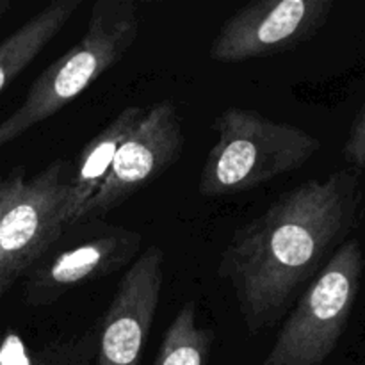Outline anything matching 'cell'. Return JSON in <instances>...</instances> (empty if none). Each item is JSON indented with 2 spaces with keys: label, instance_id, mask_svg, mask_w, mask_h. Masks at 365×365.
I'll return each instance as SVG.
<instances>
[{
  "label": "cell",
  "instance_id": "3957f363",
  "mask_svg": "<svg viewBox=\"0 0 365 365\" xmlns=\"http://www.w3.org/2000/svg\"><path fill=\"white\" fill-rule=\"evenodd\" d=\"M212 128L217 134L200 175L207 198L237 195L305 166L321 141L303 128L280 123L253 109H225Z\"/></svg>",
  "mask_w": 365,
  "mask_h": 365
},
{
  "label": "cell",
  "instance_id": "4fadbf2b",
  "mask_svg": "<svg viewBox=\"0 0 365 365\" xmlns=\"http://www.w3.org/2000/svg\"><path fill=\"white\" fill-rule=\"evenodd\" d=\"M214 331L202 327L192 303L182 307L164 334L153 365H207Z\"/></svg>",
  "mask_w": 365,
  "mask_h": 365
},
{
  "label": "cell",
  "instance_id": "30bf717a",
  "mask_svg": "<svg viewBox=\"0 0 365 365\" xmlns=\"http://www.w3.org/2000/svg\"><path fill=\"white\" fill-rule=\"evenodd\" d=\"M145 114L146 109L143 107H125L84 146L66 184V203L63 210L64 227L77 225L78 214L91 202L109 175L118 150L130 138Z\"/></svg>",
  "mask_w": 365,
  "mask_h": 365
},
{
  "label": "cell",
  "instance_id": "277c9868",
  "mask_svg": "<svg viewBox=\"0 0 365 365\" xmlns=\"http://www.w3.org/2000/svg\"><path fill=\"white\" fill-rule=\"evenodd\" d=\"M364 298L365 241L355 232L305 289L260 365H323L346 337Z\"/></svg>",
  "mask_w": 365,
  "mask_h": 365
},
{
  "label": "cell",
  "instance_id": "9c48e42d",
  "mask_svg": "<svg viewBox=\"0 0 365 365\" xmlns=\"http://www.w3.org/2000/svg\"><path fill=\"white\" fill-rule=\"evenodd\" d=\"M141 250V234L125 227H103L73 246L61 250L32 271L25 287L29 305H50L70 289L130 267Z\"/></svg>",
  "mask_w": 365,
  "mask_h": 365
},
{
  "label": "cell",
  "instance_id": "7c38bea8",
  "mask_svg": "<svg viewBox=\"0 0 365 365\" xmlns=\"http://www.w3.org/2000/svg\"><path fill=\"white\" fill-rule=\"evenodd\" d=\"M98 337L100 327L29 349L18 335L9 334L0 344V365H91L98 353Z\"/></svg>",
  "mask_w": 365,
  "mask_h": 365
},
{
  "label": "cell",
  "instance_id": "9a60e30c",
  "mask_svg": "<svg viewBox=\"0 0 365 365\" xmlns=\"http://www.w3.org/2000/svg\"><path fill=\"white\" fill-rule=\"evenodd\" d=\"M25 170L24 168H14L9 173L0 177V223H2V217L6 214V210L9 209L11 203L14 202V198L18 196V192L24 189L25 185ZM4 296L2 282H0V298Z\"/></svg>",
  "mask_w": 365,
  "mask_h": 365
},
{
  "label": "cell",
  "instance_id": "7a4b0ae2",
  "mask_svg": "<svg viewBox=\"0 0 365 365\" xmlns=\"http://www.w3.org/2000/svg\"><path fill=\"white\" fill-rule=\"evenodd\" d=\"M138 36L139 14L132 0H96L84 36L41 71L24 102L0 123V146L16 141L73 102L127 56Z\"/></svg>",
  "mask_w": 365,
  "mask_h": 365
},
{
  "label": "cell",
  "instance_id": "8992f818",
  "mask_svg": "<svg viewBox=\"0 0 365 365\" xmlns=\"http://www.w3.org/2000/svg\"><path fill=\"white\" fill-rule=\"evenodd\" d=\"M177 107L163 100L146 109L130 138L121 145L98 192L78 214V223L98 220L170 170L184 150Z\"/></svg>",
  "mask_w": 365,
  "mask_h": 365
},
{
  "label": "cell",
  "instance_id": "2e32d148",
  "mask_svg": "<svg viewBox=\"0 0 365 365\" xmlns=\"http://www.w3.org/2000/svg\"><path fill=\"white\" fill-rule=\"evenodd\" d=\"M11 9V0H0V21L7 16Z\"/></svg>",
  "mask_w": 365,
  "mask_h": 365
},
{
  "label": "cell",
  "instance_id": "6da1fadb",
  "mask_svg": "<svg viewBox=\"0 0 365 365\" xmlns=\"http://www.w3.org/2000/svg\"><path fill=\"white\" fill-rule=\"evenodd\" d=\"M362 177L339 170L282 195L237 228L217 274L234 291L250 334L274 327L362 221Z\"/></svg>",
  "mask_w": 365,
  "mask_h": 365
},
{
  "label": "cell",
  "instance_id": "52a82bcc",
  "mask_svg": "<svg viewBox=\"0 0 365 365\" xmlns=\"http://www.w3.org/2000/svg\"><path fill=\"white\" fill-rule=\"evenodd\" d=\"M64 160H53L25 182L0 223V282L4 292L61 237L66 203Z\"/></svg>",
  "mask_w": 365,
  "mask_h": 365
},
{
  "label": "cell",
  "instance_id": "5b68a950",
  "mask_svg": "<svg viewBox=\"0 0 365 365\" xmlns=\"http://www.w3.org/2000/svg\"><path fill=\"white\" fill-rule=\"evenodd\" d=\"M334 7V0H253L221 25L210 59L245 63L298 48L321 31Z\"/></svg>",
  "mask_w": 365,
  "mask_h": 365
},
{
  "label": "cell",
  "instance_id": "ba28073f",
  "mask_svg": "<svg viewBox=\"0 0 365 365\" xmlns=\"http://www.w3.org/2000/svg\"><path fill=\"white\" fill-rule=\"evenodd\" d=\"M164 255L146 248L118 284L100 324L96 365H139L163 289Z\"/></svg>",
  "mask_w": 365,
  "mask_h": 365
},
{
  "label": "cell",
  "instance_id": "5bb4252c",
  "mask_svg": "<svg viewBox=\"0 0 365 365\" xmlns=\"http://www.w3.org/2000/svg\"><path fill=\"white\" fill-rule=\"evenodd\" d=\"M344 160L349 164V170L356 171L360 177L365 173V102L349 128L344 145Z\"/></svg>",
  "mask_w": 365,
  "mask_h": 365
},
{
  "label": "cell",
  "instance_id": "8fae6325",
  "mask_svg": "<svg viewBox=\"0 0 365 365\" xmlns=\"http://www.w3.org/2000/svg\"><path fill=\"white\" fill-rule=\"evenodd\" d=\"M81 7V0H53L0 41V93L41 53Z\"/></svg>",
  "mask_w": 365,
  "mask_h": 365
}]
</instances>
